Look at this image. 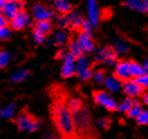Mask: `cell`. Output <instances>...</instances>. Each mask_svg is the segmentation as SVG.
Here are the masks:
<instances>
[{"instance_id": "cell-1", "label": "cell", "mask_w": 148, "mask_h": 139, "mask_svg": "<svg viewBox=\"0 0 148 139\" xmlns=\"http://www.w3.org/2000/svg\"><path fill=\"white\" fill-rule=\"evenodd\" d=\"M53 119L57 130L64 137L73 136L76 130L74 123V116L69 109L67 103L58 101L53 105Z\"/></svg>"}, {"instance_id": "cell-2", "label": "cell", "mask_w": 148, "mask_h": 139, "mask_svg": "<svg viewBox=\"0 0 148 139\" xmlns=\"http://www.w3.org/2000/svg\"><path fill=\"white\" fill-rule=\"evenodd\" d=\"M58 57L62 60V67H61V75L62 77L67 79L75 75L76 73V57L71 54L70 52H60Z\"/></svg>"}, {"instance_id": "cell-3", "label": "cell", "mask_w": 148, "mask_h": 139, "mask_svg": "<svg viewBox=\"0 0 148 139\" xmlns=\"http://www.w3.org/2000/svg\"><path fill=\"white\" fill-rule=\"evenodd\" d=\"M16 125L19 130L21 131H28L34 132L37 131L40 127V122L35 119L33 116H30L27 111L20 112L16 118Z\"/></svg>"}, {"instance_id": "cell-4", "label": "cell", "mask_w": 148, "mask_h": 139, "mask_svg": "<svg viewBox=\"0 0 148 139\" xmlns=\"http://www.w3.org/2000/svg\"><path fill=\"white\" fill-rule=\"evenodd\" d=\"M91 61L88 56L81 55L80 57L76 58V76L81 80V81H89L90 79H92L93 71L91 68Z\"/></svg>"}, {"instance_id": "cell-5", "label": "cell", "mask_w": 148, "mask_h": 139, "mask_svg": "<svg viewBox=\"0 0 148 139\" xmlns=\"http://www.w3.org/2000/svg\"><path fill=\"white\" fill-rule=\"evenodd\" d=\"M32 12H33V17L37 23H39V21H52L57 16L55 10L51 9L47 6L42 5V3H35L32 7Z\"/></svg>"}, {"instance_id": "cell-6", "label": "cell", "mask_w": 148, "mask_h": 139, "mask_svg": "<svg viewBox=\"0 0 148 139\" xmlns=\"http://www.w3.org/2000/svg\"><path fill=\"white\" fill-rule=\"evenodd\" d=\"M94 60L102 64L112 65L117 62V54L111 46H102L94 52Z\"/></svg>"}, {"instance_id": "cell-7", "label": "cell", "mask_w": 148, "mask_h": 139, "mask_svg": "<svg viewBox=\"0 0 148 139\" xmlns=\"http://www.w3.org/2000/svg\"><path fill=\"white\" fill-rule=\"evenodd\" d=\"M93 100L94 102L102 107L103 109L108 110V111H114L117 110V105L118 103L114 100V98H112L109 92L106 91H97L93 93Z\"/></svg>"}, {"instance_id": "cell-8", "label": "cell", "mask_w": 148, "mask_h": 139, "mask_svg": "<svg viewBox=\"0 0 148 139\" xmlns=\"http://www.w3.org/2000/svg\"><path fill=\"white\" fill-rule=\"evenodd\" d=\"M74 123H75V129L80 130V131H86L91 126V121H92V117H91V112L88 108H82L80 111L74 113Z\"/></svg>"}, {"instance_id": "cell-9", "label": "cell", "mask_w": 148, "mask_h": 139, "mask_svg": "<svg viewBox=\"0 0 148 139\" xmlns=\"http://www.w3.org/2000/svg\"><path fill=\"white\" fill-rule=\"evenodd\" d=\"M30 23H32V20H30L29 14L25 9H21L17 12V15L14 18L10 19L9 26H10V29L21 30V29H24V28H26L27 26H29Z\"/></svg>"}, {"instance_id": "cell-10", "label": "cell", "mask_w": 148, "mask_h": 139, "mask_svg": "<svg viewBox=\"0 0 148 139\" xmlns=\"http://www.w3.org/2000/svg\"><path fill=\"white\" fill-rule=\"evenodd\" d=\"M76 43L79 44L80 48L82 49L83 54L93 53L94 49H95V44H94V40H93L92 33L81 31L76 37Z\"/></svg>"}, {"instance_id": "cell-11", "label": "cell", "mask_w": 148, "mask_h": 139, "mask_svg": "<svg viewBox=\"0 0 148 139\" xmlns=\"http://www.w3.org/2000/svg\"><path fill=\"white\" fill-rule=\"evenodd\" d=\"M86 15H88V21L92 25L93 28H97L100 23V16L101 11L99 9L98 2L94 0L86 1Z\"/></svg>"}, {"instance_id": "cell-12", "label": "cell", "mask_w": 148, "mask_h": 139, "mask_svg": "<svg viewBox=\"0 0 148 139\" xmlns=\"http://www.w3.org/2000/svg\"><path fill=\"white\" fill-rule=\"evenodd\" d=\"M121 90L127 95V98H131V99H136L137 97L144 94V91H145V89L135 80H128L122 82Z\"/></svg>"}, {"instance_id": "cell-13", "label": "cell", "mask_w": 148, "mask_h": 139, "mask_svg": "<svg viewBox=\"0 0 148 139\" xmlns=\"http://www.w3.org/2000/svg\"><path fill=\"white\" fill-rule=\"evenodd\" d=\"M114 76L121 81H128V80H132L131 75H130V68H129V61H120L116 63V67H114Z\"/></svg>"}, {"instance_id": "cell-14", "label": "cell", "mask_w": 148, "mask_h": 139, "mask_svg": "<svg viewBox=\"0 0 148 139\" xmlns=\"http://www.w3.org/2000/svg\"><path fill=\"white\" fill-rule=\"evenodd\" d=\"M23 3L18 2V1H14V0H9L5 2V6L2 8V15L7 19L14 18L19 10L23 9Z\"/></svg>"}, {"instance_id": "cell-15", "label": "cell", "mask_w": 148, "mask_h": 139, "mask_svg": "<svg viewBox=\"0 0 148 139\" xmlns=\"http://www.w3.org/2000/svg\"><path fill=\"white\" fill-rule=\"evenodd\" d=\"M126 7L143 14H148V0H127L123 2Z\"/></svg>"}, {"instance_id": "cell-16", "label": "cell", "mask_w": 148, "mask_h": 139, "mask_svg": "<svg viewBox=\"0 0 148 139\" xmlns=\"http://www.w3.org/2000/svg\"><path fill=\"white\" fill-rule=\"evenodd\" d=\"M53 7H54L55 12H57L58 15H69L73 10L72 3L66 1V0H55V1H53Z\"/></svg>"}, {"instance_id": "cell-17", "label": "cell", "mask_w": 148, "mask_h": 139, "mask_svg": "<svg viewBox=\"0 0 148 139\" xmlns=\"http://www.w3.org/2000/svg\"><path fill=\"white\" fill-rule=\"evenodd\" d=\"M104 86H106V89L109 91V92H118L119 90H121V86H122V82L119 81L114 75H109V76H107L106 77V80H104Z\"/></svg>"}, {"instance_id": "cell-18", "label": "cell", "mask_w": 148, "mask_h": 139, "mask_svg": "<svg viewBox=\"0 0 148 139\" xmlns=\"http://www.w3.org/2000/svg\"><path fill=\"white\" fill-rule=\"evenodd\" d=\"M129 68H130V75L132 80H136L141 77L143 75H145L147 73L146 68L144 67V65H141L140 63L136 62V61H129Z\"/></svg>"}, {"instance_id": "cell-19", "label": "cell", "mask_w": 148, "mask_h": 139, "mask_svg": "<svg viewBox=\"0 0 148 139\" xmlns=\"http://www.w3.org/2000/svg\"><path fill=\"white\" fill-rule=\"evenodd\" d=\"M17 110V104L16 102H9L7 104H5L1 109H0V117L2 119H11L15 117Z\"/></svg>"}, {"instance_id": "cell-20", "label": "cell", "mask_w": 148, "mask_h": 139, "mask_svg": "<svg viewBox=\"0 0 148 139\" xmlns=\"http://www.w3.org/2000/svg\"><path fill=\"white\" fill-rule=\"evenodd\" d=\"M30 75V72L26 70V68H18V70H15L11 75H10L9 80L10 82L12 83H20L25 80H27Z\"/></svg>"}, {"instance_id": "cell-21", "label": "cell", "mask_w": 148, "mask_h": 139, "mask_svg": "<svg viewBox=\"0 0 148 139\" xmlns=\"http://www.w3.org/2000/svg\"><path fill=\"white\" fill-rule=\"evenodd\" d=\"M67 16H69V19H70V26H71V27L75 28V29L81 28V26H82V24H83V21H84V19H83V17L81 16L80 11L72 10Z\"/></svg>"}, {"instance_id": "cell-22", "label": "cell", "mask_w": 148, "mask_h": 139, "mask_svg": "<svg viewBox=\"0 0 148 139\" xmlns=\"http://www.w3.org/2000/svg\"><path fill=\"white\" fill-rule=\"evenodd\" d=\"M136 99H131V98H125V99H122L119 103H118V105H117V110L120 112H125V113H127V112L129 111L130 109L137 103Z\"/></svg>"}, {"instance_id": "cell-23", "label": "cell", "mask_w": 148, "mask_h": 139, "mask_svg": "<svg viewBox=\"0 0 148 139\" xmlns=\"http://www.w3.org/2000/svg\"><path fill=\"white\" fill-rule=\"evenodd\" d=\"M111 47L113 48V51L116 52L117 55H123L125 53L128 52V45H127V43L123 39H121V38L114 39Z\"/></svg>"}, {"instance_id": "cell-24", "label": "cell", "mask_w": 148, "mask_h": 139, "mask_svg": "<svg viewBox=\"0 0 148 139\" xmlns=\"http://www.w3.org/2000/svg\"><path fill=\"white\" fill-rule=\"evenodd\" d=\"M53 28V24L52 21H39V23H36V26H35V30L44 34V35H47L51 33Z\"/></svg>"}, {"instance_id": "cell-25", "label": "cell", "mask_w": 148, "mask_h": 139, "mask_svg": "<svg viewBox=\"0 0 148 139\" xmlns=\"http://www.w3.org/2000/svg\"><path fill=\"white\" fill-rule=\"evenodd\" d=\"M54 20H55V25L60 28V30H63L70 26V19H69L67 15H58L57 14Z\"/></svg>"}, {"instance_id": "cell-26", "label": "cell", "mask_w": 148, "mask_h": 139, "mask_svg": "<svg viewBox=\"0 0 148 139\" xmlns=\"http://www.w3.org/2000/svg\"><path fill=\"white\" fill-rule=\"evenodd\" d=\"M67 107H69V109L71 110V112L74 114V113L80 111V110L83 108V104H82V101H81L79 98H72L70 101L67 102Z\"/></svg>"}, {"instance_id": "cell-27", "label": "cell", "mask_w": 148, "mask_h": 139, "mask_svg": "<svg viewBox=\"0 0 148 139\" xmlns=\"http://www.w3.org/2000/svg\"><path fill=\"white\" fill-rule=\"evenodd\" d=\"M67 48H69L67 52H70L71 54H73L76 58L80 57L81 55H84L83 53H82V49L80 48L79 44L76 43V40H70L69 44H67Z\"/></svg>"}, {"instance_id": "cell-28", "label": "cell", "mask_w": 148, "mask_h": 139, "mask_svg": "<svg viewBox=\"0 0 148 139\" xmlns=\"http://www.w3.org/2000/svg\"><path fill=\"white\" fill-rule=\"evenodd\" d=\"M67 40V33L64 30H57L53 36V44L55 45H62Z\"/></svg>"}, {"instance_id": "cell-29", "label": "cell", "mask_w": 148, "mask_h": 139, "mask_svg": "<svg viewBox=\"0 0 148 139\" xmlns=\"http://www.w3.org/2000/svg\"><path fill=\"white\" fill-rule=\"evenodd\" d=\"M144 109H143V105H141V103L140 102H137L131 109H130L129 111L127 112L126 114L129 117V118H131V119H137L138 118V116L140 114V112L143 111Z\"/></svg>"}, {"instance_id": "cell-30", "label": "cell", "mask_w": 148, "mask_h": 139, "mask_svg": "<svg viewBox=\"0 0 148 139\" xmlns=\"http://www.w3.org/2000/svg\"><path fill=\"white\" fill-rule=\"evenodd\" d=\"M11 54L7 51H0V68L7 67L11 61Z\"/></svg>"}, {"instance_id": "cell-31", "label": "cell", "mask_w": 148, "mask_h": 139, "mask_svg": "<svg viewBox=\"0 0 148 139\" xmlns=\"http://www.w3.org/2000/svg\"><path fill=\"white\" fill-rule=\"evenodd\" d=\"M136 122L139 126H148V109H144L140 112V114L138 116V118L136 119Z\"/></svg>"}, {"instance_id": "cell-32", "label": "cell", "mask_w": 148, "mask_h": 139, "mask_svg": "<svg viewBox=\"0 0 148 139\" xmlns=\"http://www.w3.org/2000/svg\"><path fill=\"white\" fill-rule=\"evenodd\" d=\"M106 73H104V71H102V70H98V71H94L92 74V79L94 82H97V83H103L104 82V80H106Z\"/></svg>"}, {"instance_id": "cell-33", "label": "cell", "mask_w": 148, "mask_h": 139, "mask_svg": "<svg viewBox=\"0 0 148 139\" xmlns=\"http://www.w3.org/2000/svg\"><path fill=\"white\" fill-rule=\"evenodd\" d=\"M33 39H34V43H35L36 45H40V44L45 43V40H46V35H44V34H42V33H39V31H37V30L34 29Z\"/></svg>"}, {"instance_id": "cell-34", "label": "cell", "mask_w": 148, "mask_h": 139, "mask_svg": "<svg viewBox=\"0 0 148 139\" xmlns=\"http://www.w3.org/2000/svg\"><path fill=\"white\" fill-rule=\"evenodd\" d=\"M11 36V29L9 27L0 28V40H6Z\"/></svg>"}, {"instance_id": "cell-35", "label": "cell", "mask_w": 148, "mask_h": 139, "mask_svg": "<svg viewBox=\"0 0 148 139\" xmlns=\"http://www.w3.org/2000/svg\"><path fill=\"white\" fill-rule=\"evenodd\" d=\"M95 125L99 128H101V129H106V128L109 127L110 121H109V119H107V118H99V119H97V121H95Z\"/></svg>"}, {"instance_id": "cell-36", "label": "cell", "mask_w": 148, "mask_h": 139, "mask_svg": "<svg viewBox=\"0 0 148 139\" xmlns=\"http://www.w3.org/2000/svg\"><path fill=\"white\" fill-rule=\"evenodd\" d=\"M135 81H136L138 84H140V85H141V86H143L145 90H146V89H148V72L145 75H143L141 77L136 79Z\"/></svg>"}, {"instance_id": "cell-37", "label": "cell", "mask_w": 148, "mask_h": 139, "mask_svg": "<svg viewBox=\"0 0 148 139\" xmlns=\"http://www.w3.org/2000/svg\"><path fill=\"white\" fill-rule=\"evenodd\" d=\"M81 29H82V31H84V33H91L92 31V25L88 21V19H84L83 24H82V26H81Z\"/></svg>"}, {"instance_id": "cell-38", "label": "cell", "mask_w": 148, "mask_h": 139, "mask_svg": "<svg viewBox=\"0 0 148 139\" xmlns=\"http://www.w3.org/2000/svg\"><path fill=\"white\" fill-rule=\"evenodd\" d=\"M8 19L6 18L2 14L0 15V28H5V27H8Z\"/></svg>"}, {"instance_id": "cell-39", "label": "cell", "mask_w": 148, "mask_h": 139, "mask_svg": "<svg viewBox=\"0 0 148 139\" xmlns=\"http://www.w3.org/2000/svg\"><path fill=\"white\" fill-rule=\"evenodd\" d=\"M43 139H61V137L55 132H46Z\"/></svg>"}, {"instance_id": "cell-40", "label": "cell", "mask_w": 148, "mask_h": 139, "mask_svg": "<svg viewBox=\"0 0 148 139\" xmlns=\"http://www.w3.org/2000/svg\"><path fill=\"white\" fill-rule=\"evenodd\" d=\"M143 103L148 108V92L143 94Z\"/></svg>"}, {"instance_id": "cell-41", "label": "cell", "mask_w": 148, "mask_h": 139, "mask_svg": "<svg viewBox=\"0 0 148 139\" xmlns=\"http://www.w3.org/2000/svg\"><path fill=\"white\" fill-rule=\"evenodd\" d=\"M5 0H0V15L2 14V8H3V6H5Z\"/></svg>"}, {"instance_id": "cell-42", "label": "cell", "mask_w": 148, "mask_h": 139, "mask_svg": "<svg viewBox=\"0 0 148 139\" xmlns=\"http://www.w3.org/2000/svg\"><path fill=\"white\" fill-rule=\"evenodd\" d=\"M144 67L146 68V71L148 72V58H146V60H145V63H144Z\"/></svg>"}]
</instances>
